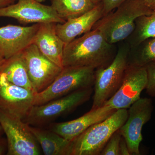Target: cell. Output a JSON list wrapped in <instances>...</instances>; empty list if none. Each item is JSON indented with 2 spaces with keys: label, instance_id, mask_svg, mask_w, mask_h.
<instances>
[{
  "label": "cell",
  "instance_id": "6da1fadb",
  "mask_svg": "<svg viewBox=\"0 0 155 155\" xmlns=\"http://www.w3.org/2000/svg\"><path fill=\"white\" fill-rule=\"evenodd\" d=\"M113 45L106 40L98 29L84 34L66 44L63 55V67H107L114 59Z\"/></svg>",
  "mask_w": 155,
  "mask_h": 155
},
{
  "label": "cell",
  "instance_id": "7a4b0ae2",
  "mask_svg": "<svg viewBox=\"0 0 155 155\" xmlns=\"http://www.w3.org/2000/svg\"><path fill=\"white\" fill-rule=\"evenodd\" d=\"M117 8L115 12L103 16L92 28L98 29L111 45L129 38L135 29L137 19L150 15L153 11L141 0H127Z\"/></svg>",
  "mask_w": 155,
  "mask_h": 155
},
{
  "label": "cell",
  "instance_id": "3957f363",
  "mask_svg": "<svg viewBox=\"0 0 155 155\" xmlns=\"http://www.w3.org/2000/svg\"><path fill=\"white\" fill-rule=\"evenodd\" d=\"M128 116L127 109H119L102 122L94 124L71 141L70 155H99L111 137Z\"/></svg>",
  "mask_w": 155,
  "mask_h": 155
},
{
  "label": "cell",
  "instance_id": "277c9868",
  "mask_svg": "<svg viewBox=\"0 0 155 155\" xmlns=\"http://www.w3.org/2000/svg\"><path fill=\"white\" fill-rule=\"evenodd\" d=\"M95 69L91 67H65L47 88L35 94L34 105H41L94 85Z\"/></svg>",
  "mask_w": 155,
  "mask_h": 155
},
{
  "label": "cell",
  "instance_id": "5b68a950",
  "mask_svg": "<svg viewBox=\"0 0 155 155\" xmlns=\"http://www.w3.org/2000/svg\"><path fill=\"white\" fill-rule=\"evenodd\" d=\"M129 54V46L120 47L110 64L95 69L91 109L104 105L118 90L127 67Z\"/></svg>",
  "mask_w": 155,
  "mask_h": 155
},
{
  "label": "cell",
  "instance_id": "8992f818",
  "mask_svg": "<svg viewBox=\"0 0 155 155\" xmlns=\"http://www.w3.org/2000/svg\"><path fill=\"white\" fill-rule=\"evenodd\" d=\"M92 87L83 89L41 105H34L23 120L30 125L39 126L75 110L90 99Z\"/></svg>",
  "mask_w": 155,
  "mask_h": 155
},
{
  "label": "cell",
  "instance_id": "52a82bcc",
  "mask_svg": "<svg viewBox=\"0 0 155 155\" xmlns=\"http://www.w3.org/2000/svg\"><path fill=\"white\" fill-rule=\"evenodd\" d=\"M0 125L5 134L8 155L40 154L39 144L22 119L0 110Z\"/></svg>",
  "mask_w": 155,
  "mask_h": 155
},
{
  "label": "cell",
  "instance_id": "ba28073f",
  "mask_svg": "<svg viewBox=\"0 0 155 155\" xmlns=\"http://www.w3.org/2000/svg\"><path fill=\"white\" fill-rule=\"evenodd\" d=\"M129 108L127 120L119 132L127 143L130 155H139L143 127L150 120L153 110L152 100L140 98Z\"/></svg>",
  "mask_w": 155,
  "mask_h": 155
},
{
  "label": "cell",
  "instance_id": "9c48e42d",
  "mask_svg": "<svg viewBox=\"0 0 155 155\" xmlns=\"http://www.w3.org/2000/svg\"><path fill=\"white\" fill-rule=\"evenodd\" d=\"M29 79L35 93L47 88L63 68L45 57L32 44L22 52Z\"/></svg>",
  "mask_w": 155,
  "mask_h": 155
},
{
  "label": "cell",
  "instance_id": "30bf717a",
  "mask_svg": "<svg viewBox=\"0 0 155 155\" xmlns=\"http://www.w3.org/2000/svg\"><path fill=\"white\" fill-rule=\"evenodd\" d=\"M147 83L145 67L127 64L122 84L104 104L116 110L127 109L140 98Z\"/></svg>",
  "mask_w": 155,
  "mask_h": 155
},
{
  "label": "cell",
  "instance_id": "8fae6325",
  "mask_svg": "<svg viewBox=\"0 0 155 155\" xmlns=\"http://www.w3.org/2000/svg\"><path fill=\"white\" fill-rule=\"evenodd\" d=\"M16 4L0 8V17L16 19L21 24L45 22L64 23L51 6L45 5L35 0H17Z\"/></svg>",
  "mask_w": 155,
  "mask_h": 155
},
{
  "label": "cell",
  "instance_id": "7c38bea8",
  "mask_svg": "<svg viewBox=\"0 0 155 155\" xmlns=\"http://www.w3.org/2000/svg\"><path fill=\"white\" fill-rule=\"evenodd\" d=\"M35 94L11 83L0 72V110L24 120L34 106Z\"/></svg>",
  "mask_w": 155,
  "mask_h": 155
},
{
  "label": "cell",
  "instance_id": "4fadbf2b",
  "mask_svg": "<svg viewBox=\"0 0 155 155\" xmlns=\"http://www.w3.org/2000/svg\"><path fill=\"white\" fill-rule=\"evenodd\" d=\"M40 23L29 26L8 25L0 27V50L6 59L22 52L33 43Z\"/></svg>",
  "mask_w": 155,
  "mask_h": 155
},
{
  "label": "cell",
  "instance_id": "5bb4252c",
  "mask_svg": "<svg viewBox=\"0 0 155 155\" xmlns=\"http://www.w3.org/2000/svg\"><path fill=\"white\" fill-rule=\"evenodd\" d=\"M116 110L110 106L104 104L96 109H91L74 120L51 124L49 129L67 140L72 141L92 125L105 120Z\"/></svg>",
  "mask_w": 155,
  "mask_h": 155
},
{
  "label": "cell",
  "instance_id": "9a60e30c",
  "mask_svg": "<svg viewBox=\"0 0 155 155\" xmlns=\"http://www.w3.org/2000/svg\"><path fill=\"white\" fill-rule=\"evenodd\" d=\"M104 16L101 2L90 11L79 17L68 19L64 23L56 24V33L66 44L78 36L91 30L95 24Z\"/></svg>",
  "mask_w": 155,
  "mask_h": 155
},
{
  "label": "cell",
  "instance_id": "2e32d148",
  "mask_svg": "<svg viewBox=\"0 0 155 155\" xmlns=\"http://www.w3.org/2000/svg\"><path fill=\"white\" fill-rule=\"evenodd\" d=\"M56 25L54 22L40 23L32 44L45 57L64 68L63 55L65 43L56 33Z\"/></svg>",
  "mask_w": 155,
  "mask_h": 155
},
{
  "label": "cell",
  "instance_id": "e0dca14e",
  "mask_svg": "<svg viewBox=\"0 0 155 155\" xmlns=\"http://www.w3.org/2000/svg\"><path fill=\"white\" fill-rule=\"evenodd\" d=\"M30 127L45 155H70L71 141L50 129L31 125Z\"/></svg>",
  "mask_w": 155,
  "mask_h": 155
},
{
  "label": "cell",
  "instance_id": "ac0fdd59",
  "mask_svg": "<svg viewBox=\"0 0 155 155\" xmlns=\"http://www.w3.org/2000/svg\"><path fill=\"white\" fill-rule=\"evenodd\" d=\"M0 72L5 74L11 83L35 92L28 76L22 52L6 59L0 68Z\"/></svg>",
  "mask_w": 155,
  "mask_h": 155
},
{
  "label": "cell",
  "instance_id": "d6986e66",
  "mask_svg": "<svg viewBox=\"0 0 155 155\" xmlns=\"http://www.w3.org/2000/svg\"><path fill=\"white\" fill-rule=\"evenodd\" d=\"M58 16L65 21L76 18L95 6L91 0H51Z\"/></svg>",
  "mask_w": 155,
  "mask_h": 155
},
{
  "label": "cell",
  "instance_id": "ffe728a7",
  "mask_svg": "<svg viewBox=\"0 0 155 155\" xmlns=\"http://www.w3.org/2000/svg\"><path fill=\"white\" fill-rule=\"evenodd\" d=\"M135 25L134 31L129 37L130 47L133 48L146 40L155 37V10L150 15L137 18Z\"/></svg>",
  "mask_w": 155,
  "mask_h": 155
},
{
  "label": "cell",
  "instance_id": "44dd1931",
  "mask_svg": "<svg viewBox=\"0 0 155 155\" xmlns=\"http://www.w3.org/2000/svg\"><path fill=\"white\" fill-rule=\"evenodd\" d=\"M136 49L132 59H128L127 64L145 67L155 61V37L142 42Z\"/></svg>",
  "mask_w": 155,
  "mask_h": 155
},
{
  "label": "cell",
  "instance_id": "7402d4cb",
  "mask_svg": "<svg viewBox=\"0 0 155 155\" xmlns=\"http://www.w3.org/2000/svg\"><path fill=\"white\" fill-rule=\"evenodd\" d=\"M119 130L115 132L108 140L101 155H119V145L122 138Z\"/></svg>",
  "mask_w": 155,
  "mask_h": 155
},
{
  "label": "cell",
  "instance_id": "603a6c76",
  "mask_svg": "<svg viewBox=\"0 0 155 155\" xmlns=\"http://www.w3.org/2000/svg\"><path fill=\"white\" fill-rule=\"evenodd\" d=\"M147 75V83L145 89L150 96L155 97V61L145 66Z\"/></svg>",
  "mask_w": 155,
  "mask_h": 155
},
{
  "label": "cell",
  "instance_id": "cb8c5ba5",
  "mask_svg": "<svg viewBox=\"0 0 155 155\" xmlns=\"http://www.w3.org/2000/svg\"><path fill=\"white\" fill-rule=\"evenodd\" d=\"M126 1L127 0H101L104 16L112 12Z\"/></svg>",
  "mask_w": 155,
  "mask_h": 155
},
{
  "label": "cell",
  "instance_id": "d4e9b609",
  "mask_svg": "<svg viewBox=\"0 0 155 155\" xmlns=\"http://www.w3.org/2000/svg\"><path fill=\"white\" fill-rule=\"evenodd\" d=\"M119 155H130L127 143L122 137L119 145Z\"/></svg>",
  "mask_w": 155,
  "mask_h": 155
},
{
  "label": "cell",
  "instance_id": "484cf974",
  "mask_svg": "<svg viewBox=\"0 0 155 155\" xmlns=\"http://www.w3.org/2000/svg\"><path fill=\"white\" fill-rule=\"evenodd\" d=\"M8 150V143L7 139L0 138V155L5 153L6 151Z\"/></svg>",
  "mask_w": 155,
  "mask_h": 155
},
{
  "label": "cell",
  "instance_id": "4316f807",
  "mask_svg": "<svg viewBox=\"0 0 155 155\" xmlns=\"http://www.w3.org/2000/svg\"><path fill=\"white\" fill-rule=\"evenodd\" d=\"M147 7L152 10H155V0H141Z\"/></svg>",
  "mask_w": 155,
  "mask_h": 155
},
{
  "label": "cell",
  "instance_id": "83f0119b",
  "mask_svg": "<svg viewBox=\"0 0 155 155\" xmlns=\"http://www.w3.org/2000/svg\"><path fill=\"white\" fill-rule=\"evenodd\" d=\"M17 0H0V8L6 7L14 4Z\"/></svg>",
  "mask_w": 155,
  "mask_h": 155
},
{
  "label": "cell",
  "instance_id": "f1b7e54d",
  "mask_svg": "<svg viewBox=\"0 0 155 155\" xmlns=\"http://www.w3.org/2000/svg\"><path fill=\"white\" fill-rule=\"evenodd\" d=\"M6 59L5 58V56L3 54V53L2 52L1 50H0V68L2 67V65L4 63Z\"/></svg>",
  "mask_w": 155,
  "mask_h": 155
},
{
  "label": "cell",
  "instance_id": "f546056e",
  "mask_svg": "<svg viewBox=\"0 0 155 155\" xmlns=\"http://www.w3.org/2000/svg\"><path fill=\"white\" fill-rule=\"evenodd\" d=\"M91 1L95 5H97L101 2V0H91Z\"/></svg>",
  "mask_w": 155,
  "mask_h": 155
},
{
  "label": "cell",
  "instance_id": "4dcf8cb0",
  "mask_svg": "<svg viewBox=\"0 0 155 155\" xmlns=\"http://www.w3.org/2000/svg\"><path fill=\"white\" fill-rule=\"evenodd\" d=\"M35 1H37L39 2L42 3L43 2H44L45 1V0H35Z\"/></svg>",
  "mask_w": 155,
  "mask_h": 155
},
{
  "label": "cell",
  "instance_id": "1f68e13d",
  "mask_svg": "<svg viewBox=\"0 0 155 155\" xmlns=\"http://www.w3.org/2000/svg\"><path fill=\"white\" fill-rule=\"evenodd\" d=\"M3 131L2 128V127H1V125H0V135H1V133H2V131Z\"/></svg>",
  "mask_w": 155,
  "mask_h": 155
}]
</instances>
